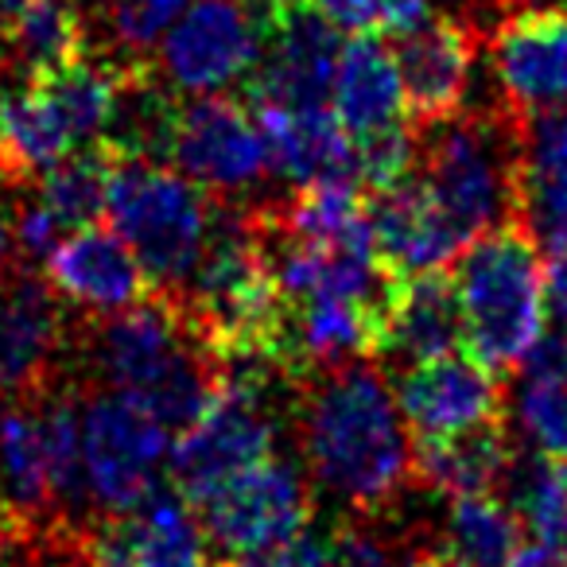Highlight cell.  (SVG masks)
Here are the masks:
<instances>
[{"label": "cell", "mask_w": 567, "mask_h": 567, "mask_svg": "<svg viewBox=\"0 0 567 567\" xmlns=\"http://www.w3.org/2000/svg\"><path fill=\"white\" fill-rule=\"evenodd\" d=\"M20 4H24V0H0V24H4V20H9L12 12L20 9Z\"/></svg>", "instance_id": "cell-43"}, {"label": "cell", "mask_w": 567, "mask_h": 567, "mask_svg": "<svg viewBox=\"0 0 567 567\" xmlns=\"http://www.w3.org/2000/svg\"><path fill=\"white\" fill-rule=\"evenodd\" d=\"M513 497L525 528L556 567H567V458L540 455L513 471Z\"/></svg>", "instance_id": "cell-31"}, {"label": "cell", "mask_w": 567, "mask_h": 567, "mask_svg": "<svg viewBox=\"0 0 567 567\" xmlns=\"http://www.w3.org/2000/svg\"><path fill=\"white\" fill-rule=\"evenodd\" d=\"M210 536L175 486H156L125 513H105L86 533V567H210Z\"/></svg>", "instance_id": "cell-11"}, {"label": "cell", "mask_w": 567, "mask_h": 567, "mask_svg": "<svg viewBox=\"0 0 567 567\" xmlns=\"http://www.w3.org/2000/svg\"><path fill=\"white\" fill-rule=\"evenodd\" d=\"M370 226L381 268L396 280L443 272L466 249V241L447 221V214L440 210V203L420 175H404V179L373 190Z\"/></svg>", "instance_id": "cell-17"}, {"label": "cell", "mask_w": 567, "mask_h": 567, "mask_svg": "<svg viewBox=\"0 0 567 567\" xmlns=\"http://www.w3.org/2000/svg\"><path fill=\"white\" fill-rule=\"evenodd\" d=\"M12 241H17V237H12L9 221H4V214H0V268L9 265V252H12Z\"/></svg>", "instance_id": "cell-42"}, {"label": "cell", "mask_w": 567, "mask_h": 567, "mask_svg": "<svg viewBox=\"0 0 567 567\" xmlns=\"http://www.w3.org/2000/svg\"><path fill=\"white\" fill-rule=\"evenodd\" d=\"M393 389L416 440H447L505 420L502 373L458 350L409 365Z\"/></svg>", "instance_id": "cell-14"}, {"label": "cell", "mask_w": 567, "mask_h": 567, "mask_svg": "<svg viewBox=\"0 0 567 567\" xmlns=\"http://www.w3.org/2000/svg\"><path fill=\"white\" fill-rule=\"evenodd\" d=\"M110 226L141 257L156 292L179 300L210 245L218 210L206 190L172 164L121 152L105 198Z\"/></svg>", "instance_id": "cell-5"}, {"label": "cell", "mask_w": 567, "mask_h": 567, "mask_svg": "<svg viewBox=\"0 0 567 567\" xmlns=\"http://www.w3.org/2000/svg\"><path fill=\"white\" fill-rule=\"evenodd\" d=\"M0 567H4V564H0Z\"/></svg>", "instance_id": "cell-44"}, {"label": "cell", "mask_w": 567, "mask_h": 567, "mask_svg": "<svg viewBox=\"0 0 567 567\" xmlns=\"http://www.w3.org/2000/svg\"><path fill=\"white\" fill-rule=\"evenodd\" d=\"M43 265L51 288L90 316H117L156 296V284L148 280L141 257L117 229L102 221L71 229Z\"/></svg>", "instance_id": "cell-16"}, {"label": "cell", "mask_w": 567, "mask_h": 567, "mask_svg": "<svg viewBox=\"0 0 567 567\" xmlns=\"http://www.w3.org/2000/svg\"><path fill=\"white\" fill-rule=\"evenodd\" d=\"M427 17H435V0H389V35L396 40Z\"/></svg>", "instance_id": "cell-38"}, {"label": "cell", "mask_w": 567, "mask_h": 567, "mask_svg": "<svg viewBox=\"0 0 567 567\" xmlns=\"http://www.w3.org/2000/svg\"><path fill=\"white\" fill-rule=\"evenodd\" d=\"M342 35L316 4H300L268 20V43L249 90L252 105L331 110Z\"/></svg>", "instance_id": "cell-13"}, {"label": "cell", "mask_w": 567, "mask_h": 567, "mask_svg": "<svg viewBox=\"0 0 567 567\" xmlns=\"http://www.w3.org/2000/svg\"><path fill=\"white\" fill-rule=\"evenodd\" d=\"M564 4H567V0H564Z\"/></svg>", "instance_id": "cell-45"}, {"label": "cell", "mask_w": 567, "mask_h": 567, "mask_svg": "<svg viewBox=\"0 0 567 567\" xmlns=\"http://www.w3.org/2000/svg\"><path fill=\"white\" fill-rule=\"evenodd\" d=\"M548 311L556 331L567 334V249L548 252Z\"/></svg>", "instance_id": "cell-37"}, {"label": "cell", "mask_w": 567, "mask_h": 567, "mask_svg": "<svg viewBox=\"0 0 567 567\" xmlns=\"http://www.w3.org/2000/svg\"><path fill=\"white\" fill-rule=\"evenodd\" d=\"M265 43L268 17L252 0H195L159 40L156 63L172 94H226L249 86Z\"/></svg>", "instance_id": "cell-8"}, {"label": "cell", "mask_w": 567, "mask_h": 567, "mask_svg": "<svg viewBox=\"0 0 567 567\" xmlns=\"http://www.w3.org/2000/svg\"><path fill=\"white\" fill-rule=\"evenodd\" d=\"M404 102L412 125H435L463 113L466 90L474 79V32L455 17H427L412 32L396 35Z\"/></svg>", "instance_id": "cell-18"}, {"label": "cell", "mask_w": 567, "mask_h": 567, "mask_svg": "<svg viewBox=\"0 0 567 567\" xmlns=\"http://www.w3.org/2000/svg\"><path fill=\"white\" fill-rule=\"evenodd\" d=\"M164 159L206 195H245L272 175L257 110L229 94L175 102Z\"/></svg>", "instance_id": "cell-9"}, {"label": "cell", "mask_w": 567, "mask_h": 567, "mask_svg": "<svg viewBox=\"0 0 567 567\" xmlns=\"http://www.w3.org/2000/svg\"><path fill=\"white\" fill-rule=\"evenodd\" d=\"M121 152L125 148L105 136V141L82 144V148L66 152L55 167H48V172L35 179L40 203L63 221L66 234L102 221L105 198H110V179H113V167H117Z\"/></svg>", "instance_id": "cell-29"}, {"label": "cell", "mask_w": 567, "mask_h": 567, "mask_svg": "<svg viewBox=\"0 0 567 567\" xmlns=\"http://www.w3.org/2000/svg\"><path fill=\"white\" fill-rule=\"evenodd\" d=\"M339 32L389 35V0H311Z\"/></svg>", "instance_id": "cell-35"}, {"label": "cell", "mask_w": 567, "mask_h": 567, "mask_svg": "<svg viewBox=\"0 0 567 567\" xmlns=\"http://www.w3.org/2000/svg\"><path fill=\"white\" fill-rule=\"evenodd\" d=\"M172 466V432L136 401L102 389L82 404V474L86 505L105 513H125L164 486Z\"/></svg>", "instance_id": "cell-7"}, {"label": "cell", "mask_w": 567, "mask_h": 567, "mask_svg": "<svg viewBox=\"0 0 567 567\" xmlns=\"http://www.w3.org/2000/svg\"><path fill=\"white\" fill-rule=\"evenodd\" d=\"M252 4H257V9L272 20V17H280V12H288V9H300V4H308V0H252Z\"/></svg>", "instance_id": "cell-41"}, {"label": "cell", "mask_w": 567, "mask_h": 567, "mask_svg": "<svg viewBox=\"0 0 567 567\" xmlns=\"http://www.w3.org/2000/svg\"><path fill=\"white\" fill-rule=\"evenodd\" d=\"M90 354L102 385L136 401L167 432L195 424L221 381L218 358L198 339L183 303L164 292L102 316L90 334Z\"/></svg>", "instance_id": "cell-2"}, {"label": "cell", "mask_w": 567, "mask_h": 567, "mask_svg": "<svg viewBox=\"0 0 567 567\" xmlns=\"http://www.w3.org/2000/svg\"><path fill=\"white\" fill-rule=\"evenodd\" d=\"M234 567H342L339 564V544H334V533H308L303 528L300 536H292L288 544H276L268 551H257V556L234 559Z\"/></svg>", "instance_id": "cell-33"}, {"label": "cell", "mask_w": 567, "mask_h": 567, "mask_svg": "<svg viewBox=\"0 0 567 567\" xmlns=\"http://www.w3.org/2000/svg\"><path fill=\"white\" fill-rule=\"evenodd\" d=\"M331 110L354 141L412 121L396 51L385 43V35H350L342 43Z\"/></svg>", "instance_id": "cell-22"}, {"label": "cell", "mask_w": 567, "mask_h": 567, "mask_svg": "<svg viewBox=\"0 0 567 567\" xmlns=\"http://www.w3.org/2000/svg\"><path fill=\"white\" fill-rule=\"evenodd\" d=\"M509 567H556V564H551V556L544 548H520L509 559Z\"/></svg>", "instance_id": "cell-40"}, {"label": "cell", "mask_w": 567, "mask_h": 567, "mask_svg": "<svg viewBox=\"0 0 567 567\" xmlns=\"http://www.w3.org/2000/svg\"><path fill=\"white\" fill-rule=\"evenodd\" d=\"M463 347L494 373L525 370L548 339V260L520 221L466 245L455 265Z\"/></svg>", "instance_id": "cell-3"}, {"label": "cell", "mask_w": 567, "mask_h": 567, "mask_svg": "<svg viewBox=\"0 0 567 567\" xmlns=\"http://www.w3.org/2000/svg\"><path fill=\"white\" fill-rule=\"evenodd\" d=\"M520 226L540 249H567V110L520 117Z\"/></svg>", "instance_id": "cell-21"}, {"label": "cell", "mask_w": 567, "mask_h": 567, "mask_svg": "<svg viewBox=\"0 0 567 567\" xmlns=\"http://www.w3.org/2000/svg\"><path fill=\"white\" fill-rule=\"evenodd\" d=\"M272 378L288 373L268 362L221 365L218 393L172 443V486L190 505H203L221 486L276 455Z\"/></svg>", "instance_id": "cell-6"}, {"label": "cell", "mask_w": 567, "mask_h": 567, "mask_svg": "<svg viewBox=\"0 0 567 567\" xmlns=\"http://www.w3.org/2000/svg\"><path fill=\"white\" fill-rule=\"evenodd\" d=\"M296 420L308 478L350 517L373 520L416 478L396 389L373 358L303 378Z\"/></svg>", "instance_id": "cell-1"}, {"label": "cell", "mask_w": 567, "mask_h": 567, "mask_svg": "<svg viewBox=\"0 0 567 567\" xmlns=\"http://www.w3.org/2000/svg\"><path fill=\"white\" fill-rule=\"evenodd\" d=\"M195 0H102V20L125 63H144Z\"/></svg>", "instance_id": "cell-32"}, {"label": "cell", "mask_w": 567, "mask_h": 567, "mask_svg": "<svg viewBox=\"0 0 567 567\" xmlns=\"http://www.w3.org/2000/svg\"><path fill=\"white\" fill-rule=\"evenodd\" d=\"M404 567H466V564L451 556V551H432V548H427V551H416V556H412Z\"/></svg>", "instance_id": "cell-39"}, {"label": "cell", "mask_w": 567, "mask_h": 567, "mask_svg": "<svg viewBox=\"0 0 567 567\" xmlns=\"http://www.w3.org/2000/svg\"><path fill=\"white\" fill-rule=\"evenodd\" d=\"M0 40L9 48V59L17 63L20 79L63 71L90 51L86 20H82L74 0H24L0 24Z\"/></svg>", "instance_id": "cell-27"}, {"label": "cell", "mask_w": 567, "mask_h": 567, "mask_svg": "<svg viewBox=\"0 0 567 567\" xmlns=\"http://www.w3.org/2000/svg\"><path fill=\"white\" fill-rule=\"evenodd\" d=\"M497 113H455L420 128V179L466 245L520 221V125Z\"/></svg>", "instance_id": "cell-4"}, {"label": "cell", "mask_w": 567, "mask_h": 567, "mask_svg": "<svg viewBox=\"0 0 567 567\" xmlns=\"http://www.w3.org/2000/svg\"><path fill=\"white\" fill-rule=\"evenodd\" d=\"M252 110H257L276 179L292 187H311L327 179L358 183L354 136L342 128L334 110H280V105H252Z\"/></svg>", "instance_id": "cell-19"}, {"label": "cell", "mask_w": 567, "mask_h": 567, "mask_svg": "<svg viewBox=\"0 0 567 567\" xmlns=\"http://www.w3.org/2000/svg\"><path fill=\"white\" fill-rule=\"evenodd\" d=\"M206 536L234 559L257 556L300 536L311 520V482L292 458L272 455L195 505Z\"/></svg>", "instance_id": "cell-10"}, {"label": "cell", "mask_w": 567, "mask_h": 567, "mask_svg": "<svg viewBox=\"0 0 567 567\" xmlns=\"http://www.w3.org/2000/svg\"><path fill=\"white\" fill-rule=\"evenodd\" d=\"M288 237L323 245V249H373L370 190L354 179H327L311 187H296L292 203L268 214Z\"/></svg>", "instance_id": "cell-26"}, {"label": "cell", "mask_w": 567, "mask_h": 567, "mask_svg": "<svg viewBox=\"0 0 567 567\" xmlns=\"http://www.w3.org/2000/svg\"><path fill=\"white\" fill-rule=\"evenodd\" d=\"M17 249L24 252V260H48L51 252H55V245L66 237V229H63V221L55 218V214L48 210V206L35 198L32 206H24L20 210V218H17Z\"/></svg>", "instance_id": "cell-36"}, {"label": "cell", "mask_w": 567, "mask_h": 567, "mask_svg": "<svg viewBox=\"0 0 567 567\" xmlns=\"http://www.w3.org/2000/svg\"><path fill=\"white\" fill-rule=\"evenodd\" d=\"M0 505L20 517L59 509L48 416L32 396L0 404Z\"/></svg>", "instance_id": "cell-23"}, {"label": "cell", "mask_w": 567, "mask_h": 567, "mask_svg": "<svg viewBox=\"0 0 567 567\" xmlns=\"http://www.w3.org/2000/svg\"><path fill=\"white\" fill-rule=\"evenodd\" d=\"M334 544H339V564L342 567H404L396 564V551L381 533H373L370 520L350 517L347 525L334 528Z\"/></svg>", "instance_id": "cell-34"}, {"label": "cell", "mask_w": 567, "mask_h": 567, "mask_svg": "<svg viewBox=\"0 0 567 567\" xmlns=\"http://www.w3.org/2000/svg\"><path fill=\"white\" fill-rule=\"evenodd\" d=\"M525 520L513 505L497 502L494 494H471V497H451L447 525H443V540L455 559L466 567H509L525 544Z\"/></svg>", "instance_id": "cell-30"}, {"label": "cell", "mask_w": 567, "mask_h": 567, "mask_svg": "<svg viewBox=\"0 0 567 567\" xmlns=\"http://www.w3.org/2000/svg\"><path fill=\"white\" fill-rule=\"evenodd\" d=\"M63 354V296L28 260L0 268V401L35 396Z\"/></svg>", "instance_id": "cell-12"}, {"label": "cell", "mask_w": 567, "mask_h": 567, "mask_svg": "<svg viewBox=\"0 0 567 567\" xmlns=\"http://www.w3.org/2000/svg\"><path fill=\"white\" fill-rule=\"evenodd\" d=\"M489 66L513 117L567 110V9H520L489 40Z\"/></svg>", "instance_id": "cell-15"}, {"label": "cell", "mask_w": 567, "mask_h": 567, "mask_svg": "<svg viewBox=\"0 0 567 567\" xmlns=\"http://www.w3.org/2000/svg\"><path fill=\"white\" fill-rule=\"evenodd\" d=\"M458 347H463V311H458L455 280L447 272L401 276V280L393 276L381 354L409 370Z\"/></svg>", "instance_id": "cell-20"}, {"label": "cell", "mask_w": 567, "mask_h": 567, "mask_svg": "<svg viewBox=\"0 0 567 567\" xmlns=\"http://www.w3.org/2000/svg\"><path fill=\"white\" fill-rule=\"evenodd\" d=\"M513 471L517 458L505 420L447 440H420L416 447V482L443 497L494 494L502 482L513 478Z\"/></svg>", "instance_id": "cell-24"}, {"label": "cell", "mask_w": 567, "mask_h": 567, "mask_svg": "<svg viewBox=\"0 0 567 567\" xmlns=\"http://www.w3.org/2000/svg\"><path fill=\"white\" fill-rule=\"evenodd\" d=\"M74 148L79 144L71 141L43 86L24 79L17 90L0 94V179L4 183L12 187L35 183Z\"/></svg>", "instance_id": "cell-25"}, {"label": "cell", "mask_w": 567, "mask_h": 567, "mask_svg": "<svg viewBox=\"0 0 567 567\" xmlns=\"http://www.w3.org/2000/svg\"><path fill=\"white\" fill-rule=\"evenodd\" d=\"M513 416L536 455L567 458V334L556 331L525 362Z\"/></svg>", "instance_id": "cell-28"}]
</instances>
